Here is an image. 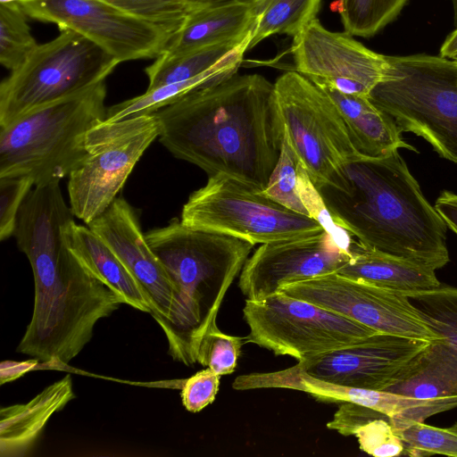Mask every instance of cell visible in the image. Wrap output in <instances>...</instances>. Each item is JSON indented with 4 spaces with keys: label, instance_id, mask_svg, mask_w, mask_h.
<instances>
[{
    "label": "cell",
    "instance_id": "cell-39",
    "mask_svg": "<svg viewBox=\"0 0 457 457\" xmlns=\"http://www.w3.org/2000/svg\"><path fill=\"white\" fill-rule=\"evenodd\" d=\"M39 361L37 359H30L24 361H4L0 364V383L15 380L26 372L32 370Z\"/></svg>",
    "mask_w": 457,
    "mask_h": 457
},
{
    "label": "cell",
    "instance_id": "cell-33",
    "mask_svg": "<svg viewBox=\"0 0 457 457\" xmlns=\"http://www.w3.org/2000/svg\"><path fill=\"white\" fill-rule=\"evenodd\" d=\"M144 20L174 33L183 24L187 12L181 0H105Z\"/></svg>",
    "mask_w": 457,
    "mask_h": 457
},
{
    "label": "cell",
    "instance_id": "cell-37",
    "mask_svg": "<svg viewBox=\"0 0 457 457\" xmlns=\"http://www.w3.org/2000/svg\"><path fill=\"white\" fill-rule=\"evenodd\" d=\"M383 417L386 416L370 408L345 402L328 422L327 428L345 436H353L356 429L364 423Z\"/></svg>",
    "mask_w": 457,
    "mask_h": 457
},
{
    "label": "cell",
    "instance_id": "cell-8",
    "mask_svg": "<svg viewBox=\"0 0 457 457\" xmlns=\"http://www.w3.org/2000/svg\"><path fill=\"white\" fill-rule=\"evenodd\" d=\"M274 87L284 134L311 181L341 188L344 165L361 154L337 106L296 71L279 76Z\"/></svg>",
    "mask_w": 457,
    "mask_h": 457
},
{
    "label": "cell",
    "instance_id": "cell-25",
    "mask_svg": "<svg viewBox=\"0 0 457 457\" xmlns=\"http://www.w3.org/2000/svg\"><path fill=\"white\" fill-rule=\"evenodd\" d=\"M320 3L321 0H261L255 3L248 50L274 34L295 37L317 18Z\"/></svg>",
    "mask_w": 457,
    "mask_h": 457
},
{
    "label": "cell",
    "instance_id": "cell-3",
    "mask_svg": "<svg viewBox=\"0 0 457 457\" xmlns=\"http://www.w3.org/2000/svg\"><path fill=\"white\" fill-rule=\"evenodd\" d=\"M341 188L318 189L333 220L362 245L434 270L450 260L447 226L395 151L343 167Z\"/></svg>",
    "mask_w": 457,
    "mask_h": 457
},
{
    "label": "cell",
    "instance_id": "cell-16",
    "mask_svg": "<svg viewBox=\"0 0 457 457\" xmlns=\"http://www.w3.org/2000/svg\"><path fill=\"white\" fill-rule=\"evenodd\" d=\"M428 343L378 332L352 345L300 361L295 366L320 380L385 390Z\"/></svg>",
    "mask_w": 457,
    "mask_h": 457
},
{
    "label": "cell",
    "instance_id": "cell-26",
    "mask_svg": "<svg viewBox=\"0 0 457 457\" xmlns=\"http://www.w3.org/2000/svg\"><path fill=\"white\" fill-rule=\"evenodd\" d=\"M233 76V75H232ZM231 76L214 73L189 80L171 83L147 90L137 96L112 105L106 110L105 121H119L127 118L156 112L182 96L200 88L207 87Z\"/></svg>",
    "mask_w": 457,
    "mask_h": 457
},
{
    "label": "cell",
    "instance_id": "cell-14",
    "mask_svg": "<svg viewBox=\"0 0 457 457\" xmlns=\"http://www.w3.org/2000/svg\"><path fill=\"white\" fill-rule=\"evenodd\" d=\"M292 54L295 71L314 84L369 96L382 79L387 67L386 55L361 44L346 32H334L318 18L293 38Z\"/></svg>",
    "mask_w": 457,
    "mask_h": 457
},
{
    "label": "cell",
    "instance_id": "cell-12",
    "mask_svg": "<svg viewBox=\"0 0 457 457\" xmlns=\"http://www.w3.org/2000/svg\"><path fill=\"white\" fill-rule=\"evenodd\" d=\"M32 19L71 29L120 62L158 57L172 32L105 0H21Z\"/></svg>",
    "mask_w": 457,
    "mask_h": 457
},
{
    "label": "cell",
    "instance_id": "cell-35",
    "mask_svg": "<svg viewBox=\"0 0 457 457\" xmlns=\"http://www.w3.org/2000/svg\"><path fill=\"white\" fill-rule=\"evenodd\" d=\"M34 186L26 176L0 178V239L14 235L18 214Z\"/></svg>",
    "mask_w": 457,
    "mask_h": 457
},
{
    "label": "cell",
    "instance_id": "cell-4",
    "mask_svg": "<svg viewBox=\"0 0 457 457\" xmlns=\"http://www.w3.org/2000/svg\"><path fill=\"white\" fill-rule=\"evenodd\" d=\"M145 238L174 288L170 317L162 328L169 353L174 361L193 366L202 337L216 323L226 293L254 245L188 227L177 219L149 230Z\"/></svg>",
    "mask_w": 457,
    "mask_h": 457
},
{
    "label": "cell",
    "instance_id": "cell-18",
    "mask_svg": "<svg viewBox=\"0 0 457 457\" xmlns=\"http://www.w3.org/2000/svg\"><path fill=\"white\" fill-rule=\"evenodd\" d=\"M75 397L71 375L50 386L26 403L0 409V456L27 455L50 418Z\"/></svg>",
    "mask_w": 457,
    "mask_h": 457
},
{
    "label": "cell",
    "instance_id": "cell-1",
    "mask_svg": "<svg viewBox=\"0 0 457 457\" xmlns=\"http://www.w3.org/2000/svg\"><path fill=\"white\" fill-rule=\"evenodd\" d=\"M74 215L59 183L36 187L23 202L14 236L34 277L31 320L16 352L42 363L68 364L90 341L96 324L124 298L69 247Z\"/></svg>",
    "mask_w": 457,
    "mask_h": 457
},
{
    "label": "cell",
    "instance_id": "cell-40",
    "mask_svg": "<svg viewBox=\"0 0 457 457\" xmlns=\"http://www.w3.org/2000/svg\"><path fill=\"white\" fill-rule=\"evenodd\" d=\"M261 0H181L187 12L229 4H255Z\"/></svg>",
    "mask_w": 457,
    "mask_h": 457
},
{
    "label": "cell",
    "instance_id": "cell-22",
    "mask_svg": "<svg viewBox=\"0 0 457 457\" xmlns=\"http://www.w3.org/2000/svg\"><path fill=\"white\" fill-rule=\"evenodd\" d=\"M255 4H229L189 12L162 53L177 54L246 35L252 30Z\"/></svg>",
    "mask_w": 457,
    "mask_h": 457
},
{
    "label": "cell",
    "instance_id": "cell-2",
    "mask_svg": "<svg viewBox=\"0 0 457 457\" xmlns=\"http://www.w3.org/2000/svg\"><path fill=\"white\" fill-rule=\"evenodd\" d=\"M160 142L175 157L262 191L278 162L283 124L274 83L237 73L154 112Z\"/></svg>",
    "mask_w": 457,
    "mask_h": 457
},
{
    "label": "cell",
    "instance_id": "cell-19",
    "mask_svg": "<svg viewBox=\"0 0 457 457\" xmlns=\"http://www.w3.org/2000/svg\"><path fill=\"white\" fill-rule=\"evenodd\" d=\"M251 32L237 38L185 52L162 53L145 69L148 79L147 90L208 74H236L248 50Z\"/></svg>",
    "mask_w": 457,
    "mask_h": 457
},
{
    "label": "cell",
    "instance_id": "cell-7",
    "mask_svg": "<svg viewBox=\"0 0 457 457\" xmlns=\"http://www.w3.org/2000/svg\"><path fill=\"white\" fill-rule=\"evenodd\" d=\"M120 63L71 29L38 44L0 85V128L104 81Z\"/></svg>",
    "mask_w": 457,
    "mask_h": 457
},
{
    "label": "cell",
    "instance_id": "cell-13",
    "mask_svg": "<svg viewBox=\"0 0 457 457\" xmlns=\"http://www.w3.org/2000/svg\"><path fill=\"white\" fill-rule=\"evenodd\" d=\"M279 291L350 318L380 333L427 342L439 339L405 294L337 272L293 282Z\"/></svg>",
    "mask_w": 457,
    "mask_h": 457
},
{
    "label": "cell",
    "instance_id": "cell-24",
    "mask_svg": "<svg viewBox=\"0 0 457 457\" xmlns=\"http://www.w3.org/2000/svg\"><path fill=\"white\" fill-rule=\"evenodd\" d=\"M64 234L71 251L117 291L126 304L152 313L150 303L137 278L87 225H78L72 220L66 225Z\"/></svg>",
    "mask_w": 457,
    "mask_h": 457
},
{
    "label": "cell",
    "instance_id": "cell-17",
    "mask_svg": "<svg viewBox=\"0 0 457 457\" xmlns=\"http://www.w3.org/2000/svg\"><path fill=\"white\" fill-rule=\"evenodd\" d=\"M113 251L142 287L151 315L162 328L169 321L174 288L164 267L143 233L138 217L122 197L87 225Z\"/></svg>",
    "mask_w": 457,
    "mask_h": 457
},
{
    "label": "cell",
    "instance_id": "cell-27",
    "mask_svg": "<svg viewBox=\"0 0 457 457\" xmlns=\"http://www.w3.org/2000/svg\"><path fill=\"white\" fill-rule=\"evenodd\" d=\"M408 0H339L338 12L345 30L370 37L393 21Z\"/></svg>",
    "mask_w": 457,
    "mask_h": 457
},
{
    "label": "cell",
    "instance_id": "cell-30",
    "mask_svg": "<svg viewBox=\"0 0 457 457\" xmlns=\"http://www.w3.org/2000/svg\"><path fill=\"white\" fill-rule=\"evenodd\" d=\"M298 164V158L286 135L283 134V141L278 162L270 177L266 187L262 192L293 212L310 216L299 193Z\"/></svg>",
    "mask_w": 457,
    "mask_h": 457
},
{
    "label": "cell",
    "instance_id": "cell-42",
    "mask_svg": "<svg viewBox=\"0 0 457 457\" xmlns=\"http://www.w3.org/2000/svg\"><path fill=\"white\" fill-rule=\"evenodd\" d=\"M452 1H453V9H454L455 21L457 22V0H452Z\"/></svg>",
    "mask_w": 457,
    "mask_h": 457
},
{
    "label": "cell",
    "instance_id": "cell-9",
    "mask_svg": "<svg viewBox=\"0 0 457 457\" xmlns=\"http://www.w3.org/2000/svg\"><path fill=\"white\" fill-rule=\"evenodd\" d=\"M180 221L253 245L325 230L314 218L293 212L249 184L223 174L209 176L206 184L189 195Z\"/></svg>",
    "mask_w": 457,
    "mask_h": 457
},
{
    "label": "cell",
    "instance_id": "cell-38",
    "mask_svg": "<svg viewBox=\"0 0 457 457\" xmlns=\"http://www.w3.org/2000/svg\"><path fill=\"white\" fill-rule=\"evenodd\" d=\"M444 222L457 235V195L443 192L434 205Z\"/></svg>",
    "mask_w": 457,
    "mask_h": 457
},
{
    "label": "cell",
    "instance_id": "cell-11",
    "mask_svg": "<svg viewBox=\"0 0 457 457\" xmlns=\"http://www.w3.org/2000/svg\"><path fill=\"white\" fill-rule=\"evenodd\" d=\"M245 343L298 361L352 345L378 331L350 318L278 291L261 300L246 299Z\"/></svg>",
    "mask_w": 457,
    "mask_h": 457
},
{
    "label": "cell",
    "instance_id": "cell-41",
    "mask_svg": "<svg viewBox=\"0 0 457 457\" xmlns=\"http://www.w3.org/2000/svg\"><path fill=\"white\" fill-rule=\"evenodd\" d=\"M439 55L454 60L457 56V29L450 33L441 46Z\"/></svg>",
    "mask_w": 457,
    "mask_h": 457
},
{
    "label": "cell",
    "instance_id": "cell-44",
    "mask_svg": "<svg viewBox=\"0 0 457 457\" xmlns=\"http://www.w3.org/2000/svg\"><path fill=\"white\" fill-rule=\"evenodd\" d=\"M454 60L457 61V56H456V58Z\"/></svg>",
    "mask_w": 457,
    "mask_h": 457
},
{
    "label": "cell",
    "instance_id": "cell-6",
    "mask_svg": "<svg viewBox=\"0 0 457 457\" xmlns=\"http://www.w3.org/2000/svg\"><path fill=\"white\" fill-rule=\"evenodd\" d=\"M386 57L384 77L369 99L402 132L423 137L457 163V61L427 54Z\"/></svg>",
    "mask_w": 457,
    "mask_h": 457
},
{
    "label": "cell",
    "instance_id": "cell-28",
    "mask_svg": "<svg viewBox=\"0 0 457 457\" xmlns=\"http://www.w3.org/2000/svg\"><path fill=\"white\" fill-rule=\"evenodd\" d=\"M408 297L457 357V288L440 287Z\"/></svg>",
    "mask_w": 457,
    "mask_h": 457
},
{
    "label": "cell",
    "instance_id": "cell-29",
    "mask_svg": "<svg viewBox=\"0 0 457 457\" xmlns=\"http://www.w3.org/2000/svg\"><path fill=\"white\" fill-rule=\"evenodd\" d=\"M19 2L0 4V62L13 71L38 45Z\"/></svg>",
    "mask_w": 457,
    "mask_h": 457
},
{
    "label": "cell",
    "instance_id": "cell-34",
    "mask_svg": "<svg viewBox=\"0 0 457 457\" xmlns=\"http://www.w3.org/2000/svg\"><path fill=\"white\" fill-rule=\"evenodd\" d=\"M360 449L375 457L403 455L404 445L387 417L364 423L354 432Z\"/></svg>",
    "mask_w": 457,
    "mask_h": 457
},
{
    "label": "cell",
    "instance_id": "cell-21",
    "mask_svg": "<svg viewBox=\"0 0 457 457\" xmlns=\"http://www.w3.org/2000/svg\"><path fill=\"white\" fill-rule=\"evenodd\" d=\"M351 256L337 272L407 296L441 287L434 270L362 245L353 240Z\"/></svg>",
    "mask_w": 457,
    "mask_h": 457
},
{
    "label": "cell",
    "instance_id": "cell-15",
    "mask_svg": "<svg viewBox=\"0 0 457 457\" xmlns=\"http://www.w3.org/2000/svg\"><path fill=\"white\" fill-rule=\"evenodd\" d=\"M350 256L327 230L262 244L246 260L238 287L246 299L261 300L290 283L337 272Z\"/></svg>",
    "mask_w": 457,
    "mask_h": 457
},
{
    "label": "cell",
    "instance_id": "cell-10",
    "mask_svg": "<svg viewBox=\"0 0 457 457\" xmlns=\"http://www.w3.org/2000/svg\"><path fill=\"white\" fill-rule=\"evenodd\" d=\"M156 114H144L92 127L86 136L87 155L69 175L73 215L88 225L117 198L134 167L160 136Z\"/></svg>",
    "mask_w": 457,
    "mask_h": 457
},
{
    "label": "cell",
    "instance_id": "cell-36",
    "mask_svg": "<svg viewBox=\"0 0 457 457\" xmlns=\"http://www.w3.org/2000/svg\"><path fill=\"white\" fill-rule=\"evenodd\" d=\"M220 377L207 368L188 378L181 390L184 407L190 412H198L212 403L219 390Z\"/></svg>",
    "mask_w": 457,
    "mask_h": 457
},
{
    "label": "cell",
    "instance_id": "cell-31",
    "mask_svg": "<svg viewBox=\"0 0 457 457\" xmlns=\"http://www.w3.org/2000/svg\"><path fill=\"white\" fill-rule=\"evenodd\" d=\"M404 445L403 454L457 457V428H442L421 421L411 422L398 432Z\"/></svg>",
    "mask_w": 457,
    "mask_h": 457
},
{
    "label": "cell",
    "instance_id": "cell-23",
    "mask_svg": "<svg viewBox=\"0 0 457 457\" xmlns=\"http://www.w3.org/2000/svg\"><path fill=\"white\" fill-rule=\"evenodd\" d=\"M384 391L417 399L457 395V357L441 340L429 342Z\"/></svg>",
    "mask_w": 457,
    "mask_h": 457
},
{
    "label": "cell",
    "instance_id": "cell-20",
    "mask_svg": "<svg viewBox=\"0 0 457 457\" xmlns=\"http://www.w3.org/2000/svg\"><path fill=\"white\" fill-rule=\"evenodd\" d=\"M316 85L337 106L361 155L381 158L400 148L415 151L403 140L402 131L395 120L378 108L368 96L345 94L325 84Z\"/></svg>",
    "mask_w": 457,
    "mask_h": 457
},
{
    "label": "cell",
    "instance_id": "cell-5",
    "mask_svg": "<svg viewBox=\"0 0 457 457\" xmlns=\"http://www.w3.org/2000/svg\"><path fill=\"white\" fill-rule=\"evenodd\" d=\"M105 81L32 111L0 128V178L59 183L84 160L88 130L106 115Z\"/></svg>",
    "mask_w": 457,
    "mask_h": 457
},
{
    "label": "cell",
    "instance_id": "cell-43",
    "mask_svg": "<svg viewBox=\"0 0 457 457\" xmlns=\"http://www.w3.org/2000/svg\"><path fill=\"white\" fill-rule=\"evenodd\" d=\"M21 0H0V4H8V3H14V2H20Z\"/></svg>",
    "mask_w": 457,
    "mask_h": 457
},
{
    "label": "cell",
    "instance_id": "cell-32",
    "mask_svg": "<svg viewBox=\"0 0 457 457\" xmlns=\"http://www.w3.org/2000/svg\"><path fill=\"white\" fill-rule=\"evenodd\" d=\"M245 337L230 336L212 324L202 337L196 351V362L212 369L218 375L232 373Z\"/></svg>",
    "mask_w": 457,
    "mask_h": 457
}]
</instances>
